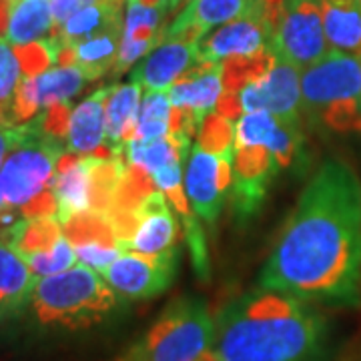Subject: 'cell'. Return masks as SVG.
I'll return each mask as SVG.
<instances>
[{
    "label": "cell",
    "instance_id": "cell-1",
    "mask_svg": "<svg viewBox=\"0 0 361 361\" xmlns=\"http://www.w3.org/2000/svg\"><path fill=\"white\" fill-rule=\"evenodd\" d=\"M259 287L307 303H361V183L337 159L311 177L259 275Z\"/></svg>",
    "mask_w": 361,
    "mask_h": 361
},
{
    "label": "cell",
    "instance_id": "cell-2",
    "mask_svg": "<svg viewBox=\"0 0 361 361\" xmlns=\"http://www.w3.org/2000/svg\"><path fill=\"white\" fill-rule=\"evenodd\" d=\"M327 325L307 301L259 287L215 317L211 361H317Z\"/></svg>",
    "mask_w": 361,
    "mask_h": 361
},
{
    "label": "cell",
    "instance_id": "cell-3",
    "mask_svg": "<svg viewBox=\"0 0 361 361\" xmlns=\"http://www.w3.org/2000/svg\"><path fill=\"white\" fill-rule=\"evenodd\" d=\"M123 305L125 299L106 285L101 273L78 265L40 277L26 310L44 329L82 331L111 319Z\"/></svg>",
    "mask_w": 361,
    "mask_h": 361
},
{
    "label": "cell",
    "instance_id": "cell-4",
    "mask_svg": "<svg viewBox=\"0 0 361 361\" xmlns=\"http://www.w3.org/2000/svg\"><path fill=\"white\" fill-rule=\"evenodd\" d=\"M303 116L334 137H361V56L327 51L301 73Z\"/></svg>",
    "mask_w": 361,
    "mask_h": 361
},
{
    "label": "cell",
    "instance_id": "cell-5",
    "mask_svg": "<svg viewBox=\"0 0 361 361\" xmlns=\"http://www.w3.org/2000/svg\"><path fill=\"white\" fill-rule=\"evenodd\" d=\"M215 319L201 299L180 297L163 311L123 361H211Z\"/></svg>",
    "mask_w": 361,
    "mask_h": 361
},
{
    "label": "cell",
    "instance_id": "cell-6",
    "mask_svg": "<svg viewBox=\"0 0 361 361\" xmlns=\"http://www.w3.org/2000/svg\"><path fill=\"white\" fill-rule=\"evenodd\" d=\"M13 130L14 145L0 171V187L4 203L20 209L51 187L66 142L47 135L35 118L32 123L13 127Z\"/></svg>",
    "mask_w": 361,
    "mask_h": 361
},
{
    "label": "cell",
    "instance_id": "cell-7",
    "mask_svg": "<svg viewBox=\"0 0 361 361\" xmlns=\"http://www.w3.org/2000/svg\"><path fill=\"white\" fill-rule=\"evenodd\" d=\"M271 51L301 71L323 59L329 44L323 28L322 0H283Z\"/></svg>",
    "mask_w": 361,
    "mask_h": 361
},
{
    "label": "cell",
    "instance_id": "cell-8",
    "mask_svg": "<svg viewBox=\"0 0 361 361\" xmlns=\"http://www.w3.org/2000/svg\"><path fill=\"white\" fill-rule=\"evenodd\" d=\"M239 106L243 113L269 111L281 125L301 127V68L275 54L271 68L257 80L239 89Z\"/></svg>",
    "mask_w": 361,
    "mask_h": 361
},
{
    "label": "cell",
    "instance_id": "cell-9",
    "mask_svg": "<svg viewBox=\"0 0 361 361\" xmlns=\"http://www.w3.org/2000/svg\"><path fill=\"white\" fill-rule=\"evenodd\" d=\"M179 265L177 249L167 253L145 257L137 253H125L101 273L106 285L125 301H142L167 291Z\"/></svg>",
    "mask_w": 361,
    "mask_h": 361
},
{
    "label": "cell",
    "instance_id": "cell-10",
    "mask_svg": "<svg viewBox=\"0 0 361 361\" xmlns=\"http://www.w3.org/2000/svg\"><path fill=\"white\" fill-rule=\"evenodd\" d=\"M231 175L233 157L217 155L195 145L185 171V193L199 219L209 225L219 221L231 189Z\"/></svg>",
    "mask_w": 361,
    "mask_h": 361
},
{
    "label": "cell",
    "instance_id": "cell-11",
    "mask_svg": "<svg viewBox=\"0 0 361 361\" xmlns=\"http://www.w3.org/2000/svg\"><path fill=\"white\" fill-rule=\"evenodd\" d=\"M277 173L281 171L267 147H235L231 201L233 213L239 223L257 215Z\"/></svg>",
    "mask_w": 361,
    "mask_h": 361
},
{
    "label": "cell",
    "instance_id": "cell-12",
    "mask_svg": "<svg viewBox=\"0 0 361 361\" xmlns=\"http://www.w3.org/2000/svg\"><path fill=\"white\" fill-rule=\"evenodd\" d=\"M78 66H52L37 77H23L13 103L14 121H28L39 109L68 103L85 85Z\"/></svg>",
    "mask_w": 361,
    "mask_h": 361
},
{
    "label": "cell",
    "instance_id": "cell-13",
    "mask_svg": "<svg viewBox=\"0 0 361 361\" xmlns=\"http://www.w3.org/2000/svg\"><path fill=\"white\" fill-rule=\"evenodd\" d=\"M135 231L127 241H118L129 253L153 257L175 249L177 221L171 211L167 195L151 191L135 209Z\"/></svg>",
    "mask_w": 361,
    "mask_h": 361
},
{
    "label": "cell",
    "instance_id": "cell-14",
    "mask_svg": "<svg viewBox=\"0 0 361 361\" xmlns=\"http://www.w3.org/2000/svg\"><path fill=\"white\" fill-rule=\"evenodd\" d=\"M195 65H199V42L167 40L133 71V80L147 92H169Z\"/></svg>",
    "mask_w": 361,
    "mask_h": 361
},
{
    "label": "cell",
    "instance_id": "cell-15",
    "mask_svg": "<svg viewBox=\"0 0 361 361\" xmlns=\"http://www.w3.org/2000/svg\"><path fill=\"white\" fill-rule=\"evenodd\" d=\"M255 0H189L179 16L165 28V40H199L215 26L227 25L251 13Z\"/></svg>",
    "mask_w": 361,
    "mask_h": 361
},
{
    "label": "cell",
    "instance_id": "cell-16",
    "mask_svg": "<svg viewBox=\"0 0 361 361\" xmlns=\"http://www.w3.org/2000/svg\"><path fill=\"white\" fill-rule=\"evenodd\" d=\"M167 13V8L147 6L137 0H125V23L115 66L116 73L127 71L153 47H157L159 40H163L165 30L161 28V23L165 20Z\"/></svg>",
    "mask_w": 361,
    "mask_h": 361
},
{
    "label": "cell",
    "instance_id": "cell-17",
    "mask_svg": "<svg viewBox=\"0 0 361 361\" xmlns=\"http://www.w3.org/2000/svg\"><path fill=\"white\" fill-rule=\"evenodd\" d=\"M111 87L92 92L75 111H71L66 130V151L78 157H99L106 149V97ZM109 151V149H106ZM111 153V151H109ZM113 155V153H111Z\"/></svg>",
    "mask_w": 361,
    "mask_h": 361
},
{
    "label": "cell",
    "instance_id": "cell-18",
    "mask_svg": "<svg viewBox=\"0 0 361 361\" xmlns=\"http://www.w3.org/2000/svg\"><path fill=\"white\" fill-rule=\"evenodd\" d=\"M94 157L63 155L52 180V191L59 203L56 217L65 225L73 217L90 211V180Z\"/></svg>",
    "mask_w": 361,
    "mask_h": 361
},
{
    "label": "cell",
    "instance_id": "cell-19",
    "mask_svg": "<svg viewBox=\"0 0 361 361\" xmlns=\"http://www.w3.org/2000/svg\"><path fill=\"white\" fill-rule=\"evenodd\" d=\"M223 85L221 63H199L193 77L179 80L169 89V99L173 109H189L201 127L207 115L215 113L223 97Z\"/></svg>",
    "mask_w": 361,
    "mask_h": 361
},
{
    "label": "cell",
    "instance_id": "cell-20",
    "mask_svg": "<svg viewBox=\"0 0 361 361\" xmlns=\"http://www.w3.org/2000/svg\"><path fill=\"white\" fill-rule=\"evenodd\" d=\"M39 279L13 247L0 241V323L26 310Z\"/></svg>",
    "mask_w": 361,
    "mask_h": 361
},
{
    "label": "cell",
    "instance_id": "cell-21",
    "mask_svg": "<svg viewBox=\"0 0 361 361\" xmlns=\"http://www.w3.org/2000/svg\"><path fill=\"white\" fill-rule=\"evenodd\" d=\"M141 85L133 80L129 85L111 87L106 97V149L115 157L123 155L125 145L133 139L141 109Z\"/></svg>",
    "mask_w": 361,
    "mask_h": 361
},
{
    "label": "cell",
    "instance_id": "cell-22",
    "mask_svg": "<svg viewBox=\"0 0 361 361\" xmlns=\"http://www.w3.org/2000/svg\"><path fill=\"white\" fill-rule=\"evenodd\" d=\"M123 18H115L99 32L80 40L75 47V66L82 71L87 80L103 77L116 66L118 47L123 37Z\"/></svg>",
    "mask_w": 361,
    "mask_h": 361
},
{
    "label": "cell",
    "instance_id": "cell-23",
    "mask_svg": "<svg viewBox=\"0 0 361 361\" xmlns=\"http://www.w3.org/2000/svg\"><path fill=\"white\" fill-rule=\"evenodd\" d=\"M322 13L329 49L361 56V0H322Z\"/></svg>",
    "mask_w": 361,
    "mask_h": 361
},
{
    "label": "cell",
    "instance_id": "cell-24",
    "mask_svg": "<svg viewBox=\"0 0 361 361\" xmlns=\"http://www.w3.org/2000/svg\"><path fill=\"white\" fill-rule=\"evenodd\" d=\"M52 30L54 16L51 0H16L6 28V40L13 47L49 39Z\"/></svg>",
    "mask_w": 361,
    "mask_h": 361
},
{
    "label": "cell",
    "instance_id": "cell-25",
    "mask_svg": "<svg viewBox=\"0 0 361 361\" xmlns=\"http://www.w3.org/2000/svg\"><path fill=\"white\" fill-rule=\"evenodd\" d=\"M63 223L56 215L49 217H37V219H25L20 217L14 221L8 231L2 233L4 243L11 245L23 257L30 253L49 251L61 237H63Z\"/></svg>",
    "mask_w": 361,
    "mask_h": 361
},
{
    "label": "cell",
    "instance_id": "cell-26",
    "mask_svg": "<svg viewBox=\"0 0 361 361\" xmlns=\"http://www.w3.org/2000/svg\"><path fill=\"white\" fill-rule=\"evenodd\" d=\"M130 167L141 169L142 173L153 175L159 169L169 167L175 161H185V157L180 153L179 142L173 137L165 139H157V141H137L130 139L125 145V153Z\"/></svg>",
    "mask_w": 361,
    "mask_h": 361
},
{
    "label": "cell",
    "instance_id": "cell-27",
    "mask_svg": "<svg viewBox=\"0 0 361 361\" xmlns=\"http://www.w3.org/2000/svg\"><path fill=\"white\" fill-rule=\"evenodd\" d=\"M23 259L37 277H49V275L73 269L77 261V251H75V245L68 241V237L63 235L49 251L23 255Z\"/></svg>",
    "mask_w": 361,
    "mask_h": 361
},
{
    "label": "cell",
    "instance_id": "cell-28",
    "mask_svg": "<svg viewBox=\"0 0 361 361\" xmlns=\"http://www.w3.org/2000/svg\"><path fill=\"white\" fill-rule=\"evenodd\" d=\"M277 125L269 111L243 113L235 123V147H267Z\"/></svg>",
    "mask_w": 361,
    "mask_h": 361
},
{
    "label": "cell",
    "instance_id": "cell-29",
    "mask_svg": "<svg viewBox=\"0 0 361 361\" xmlns=\"http://www.w3.org/2000/svg\"><path fill=\"white\" fill-rule=\"evenodd\" d=\"M197 145L217 155L235 157V125L231 123V118L219 113L207 115L199 129Z\"/></svg>",
    "mask_w": 361,
    "mask_h": 361
},
{
    "label": "cell",
    "instance_id": "cell-30",
    "mask_svg": "<svg viewBox=\"0 0 361 361\" xmlns=\"http://www.w3.org/2000/svg\"><path fill=\"white\" fill-rule=\"evenodd\" d=\"M23 82V66L13 44L0 37V106L13 109L16 89Z\"/></svg>",
    "mask_w": 361,
    "mask_h": 361
},
{
    "label": "cell",
    "instance_id": "cell-31",
    "mask_svg": "<svg viewBox=\"0 0 361 361\" xmlns=\"http://www.w3.org/2000/svg\"><path fill=\"white\" fill-rule=\"evenodd\" d=\"M77 259L80 265L90 267L97 273H103L109 265H113L116 259L129 253L121 243H103V241H87L75 245Z\"/></svg>",
    "mask_w": 361,
    "mask_h": 361
},
{
    "label": "cell",
    "instance_id": "cell-32",
    "mask_svg": "<svg viewBox=\"0 0 361 361\" xmlns=\"http://www.w3.org/2000/svg\"><path fill=\"white\" fill-rule=\"evenodd\" d=\"M173 116V104L169 99V92H147L141 101L137 123L142 121H171Z\"/></svg>",
    "mask_w": 361,
    "mask_h": 361
},
{
    "label": "cell",
    "instance_id": "cell-33",
    "mask_svg": "<svg viewBox=\"0 0 361 361\" xmlns=\"http://www.w3.org/2000/svg\"><path fill=\"white\" fill-rule=\"evenodd\" d=\"M151 179L157 185V189L163 193H167L171 189H177V187H180V179H183V161H175L169 167L159 169L157 173L151 175Z\"/></svg>",
    "mask_w": 361,
    "mask_h": 361
},
{
    "label": "cell",
    "instance_id": "cell-34",
    "mask_svg": "<svg viewBox=\"0 0 361 361\" xmlns=\"http://www.w3.org/2000/svg\"><path fill=\"white\" fill-rule=\"evenodd\" d=\"M90 4H97V0H51L54 26H63L73 14Z\"/></svg>",
    "mask_w": 361,
    "mask_h": 361
},
{
    "label": "cell",
    "instance_id": "cell-35",
    "mask_svg": "<svg viewBox=\"0 0 361 361\" xmlns=\"http://www.w3.org/2000/svg\"><path fill=\"white\" fill-rule=\"evenodd\" d=\"M13 145H14L13 127H4V129H0V161H2L4 155L13 149Z\"/></svg>",
    "mask_w": 361,
    "mask_h": 361
},
{
    "label": "cell",
    "instance_id": "cell-36",
    "mask_svg": "<svg viewBox=\"0 0 361 361\" xmlns=\"http://www.w3.org/2000/svg\"><path fill=\"white\" fill-rule=\"evenodd\" d=\"M165 2H167V6L171 8V11H175V8L180 4V0H165Z\"/></svg>",
    "mask_w": 361,
    "mask_h": 361
},
{
    "label": "cell",
    "instance_id": "cell-37",
    "mask_svg": "<svg viewBox=\"0 0 361 361\" xmlns=\"http://www.w3.org/2000/svg\"><path fill=\"white\" fill-rule=\"evenodd\" d=\"M4 203V195H2V187H0V207Z\"/></svg>",
    "mask_w": 361,
    "mask_h": 361
}]
</instances>
